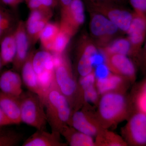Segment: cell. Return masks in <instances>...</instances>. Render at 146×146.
<instances>
[{
	"label": "cell",
	"mask_w": 146,
	"mask_h": 146,
	"mask_svg": "<svg viewBox=\"0 0 146 146\" xmlns=\"http://www.w3.org/2000/svg\"><path fill=\"white\" fill-rule=\"evenodd\" d=\"M44 104L52 131L60 133L64 125H69L72 112L70 102L59 91L55 82L46 92Z\"/></svg>",
	"instance_id": "cell-1"
},
{
	"label": "cell",
	"mask_w": 146,
	"mask_h": 146,
	"mask_svg": "<svg viewBox=\"0 0 146 146\" xmlns=\"http://www.w3.org/2000/svg\"><path fill=\"white\" fill-rule=\"evenodd\" d=\"M22 122L36 130H46L48 121L44 103L38 95L28 91L20 98Z\"/></svg>",
	"instance_id": "cell-2"
},
{
	"label": "cell",
	"mask_w": 146,
	"mask_h": 146,
	"mask_svg": "<svg viewBox=\"0 0 146 146\" xmlns=\"http://www.w3.org/2000/svg\"><path fill=\"white\" fill-rule=\"evenodd\" d=\"M103 95L99 106L100 115L107 121L117 120L125 110V98L121 94L113 91Z\"/></svg>",
	"instance_id": "cell-3"
},
{
	"label": "cell",
	"mask_w": 146,
	"mask_h": 146,
	"mask_svg": "<svg viewBox=\"0 0 146 146\" xmlns=\"http://www.w3.org/2000/svg\"><path fill=\"white\" fill-rule=\"evenodd\" d=\"M91 10L104 14L119 29L127 33L133 19L134 13L121 7V6L99 4L86 1Z\"/></svg>",
	"instance_id": "cell-4"
},
{
	"label": "cell",
	"mask_w": 146,
	"mask_h": 146,
	"mask_svg": "<svg viewBox=\"0 0 146 146\" xmlns=\"http://www.w3.org/2000/svg\"><path fill=\"white\" fill-rule=\"evenodd\" d=\"M54 78L58 88L68 98L71 106L77 93L78 86L65 58L62 63L55 68Z\"/></svg>",
	"instance_id": "cell-5"
},
{
	"label": "cell",
	"mask_w": 146,
	"mask_h": 146,
	"mask_svg": "<svg viewBox=\"0 0 146 146\" xmlns=\"http://www.w3.org/2000/svg\"><path fill=\"white\" fill-rule=\"evenodd\" d=\"M91 17L90 29L91 34L103 42L113 36L119 29L104 14L94 11Z\"/></svg>",
	"instance_id": "cell-6"
},
{
	"label": "cell",
	"mask_w": 146,
	"mask_h": 146,
	"mask_svg": "<svg viewBox=\"0 0 146 146\" xmlns=\"http://www.w3.org/2000/svg\"><path fill=\"white\" fill-rule=\"evenodd\" d=\"M133 20L128 31V39L131 45V53L139 54L146 35V16L133 12Z\"/></svg>",
	"instance_id": "cell-7"
},
{
	"label": "cell",
	"mask_w": 146,
	"mask_h": 146,
	"mask_svg": "<svg viewBox=\"0 0 146 146\" xmlns=\"http://www.w3.org/2000/svg\"><path fill=\"white\" fill-rule=\"evenodd\" d=\"M23 80L16 71H6L0 76V91L10 96L20 98L23 93Z\"/></svg>",
	"instance_id": "cell-8"
},
{
	"label": "cell",
	"mask_w": 146,
	"mask_h": 146,
	"mask_svg": "<svg viewBox=\"0 0 146 146\" xmlns=\"http://www.w3.org/2000/svg\"><path fill=\"white\" fill-rule=\"evenodd\" d=\"M16 45V54L13 63V70H21V68L29 56L28 38L23 28L20 25L14 31Z\"/></svg>",
	"instance_id": "cell-9"
},
{
	"label": "cell",
	"mask_w": 146,
	"mask_h": 146,
	"mask_svg": "<svg viewBox=\"0 0 146 146\" xmlns=\"http://www.w3.org/2000/svg\"><path fill=\"white\" fill-rule=\"evenodd\" d=\"M128 131L131 139L137 145L146 144V113H136L130 119Z\"/></svg>",
	"instance_id": "cell-10"
},
{
	"label": "cell",
	"mask_w": 146,
	"mask_h": 146,
	"mask_svg": "<svg viewBox=\"0 0 146 146\" xmlns=\"http://www.w3.org/2000/svg\"><path fill=\"white\" fill-rule=\"evenodd\" d=\"M60 133L46 130H36L22 145L23 146H63L65 144L60 141Z\"/></svg>",
	"instance_id": "cell-11"
},
{
	"label": "cell",
	"mask_w": 146,
	"mask_h": 146,
	"mask_svg": "<svg viewBox=\"0 0 146 146\" xmlns=\"http://www.w3.org/2000/svg\"><path fill=\"white\" fill-rule=\"evenodd\" d=\"M33 55H29L21 68L22 79L29 91L38 95L44 103V94L39 85L37 75L32 63Z\"/></svg>",
	"instance_id": "cell-12"
},
{
	"label": "cell",
	"mask_w": 146,
	"mask_h": 146,
	"mask_svg": "<svg viewBox=\"0 0 146 146\" xmlns=\"http://www.w3.org/2000/svg\"><path fill=\"white\" fill-rule=\"evenodd\" d=\"M20 98L0 91V108L13 124H19L22 123Z\"/></svg>",
	"instance_id": "cell-13"
},
{
	"label": "cell",
	"mask_w": 146,
	"mask_h": 146,
	"mask_svg": "<svg viewBox=\"0 0 146 146\" xmlns=\"http://www.w3.org/2000/svg\"><path fill=\"white\" fill-rule=\"evenodd\" d=\"M64 13L67 21L64 27L71 31L74 28L81 26L85 21L84 5L82 0H72L69 8Z\"/></svg>",
	"instance_id": "cell-14"
},
{
	"label": "cell",
	"mask_w": 146,
	"mask_h": 146,
	"mask_svg": "<svg viewBox=\"0 0 146 146\" xmlns=\"http://www.w3.org/2000/svg\"><path fill=\"white\" fill-rule=\"evenodd\" d=\"M32 63L37 77L47 75L54 72L53 55L48 51H39L33 55Z\"/></svg>",
	"instance_id": "cell-15"
},
{
	"label": "cell",
	"mask_w": 146,
	"mask_h": 146,
	"mask_svg": "<svg viewBox=\"0 0 146 146\" xmlns=\"http://www.w3.org/2000/svg\"><path fill=\"white\" fill-rule=\"evenodd\" d=\"M107 62L110 69L128 78H133L136 73V69L133 62L125 55H108Z\"/></svg>",
	"instance_id": "cell-16"
},
{
	"label": "cell",
	"mask_w": 146,
	"mask_h": 146,
	"mask_svg": "<svg viewBox=\"0 0 146 146\" xmlns=\"http://www.w3.org/2000/svg\"><path fill=\"white\" fill-rule=\"evenodd\" d=\"M69 125L76 130L89 136H94L98 133V129L91 122L84 110H77L72 114Z\"/></svg>",
	"instance_id": "cell-17"
},
{
	"label": "cell",
	"mask_w": 146,
	"mask_h": 146,
	"mask_svg": "<svg viewBox=\"0 0 146 146\" xmlns=\"http://www.w3.org/2000/svg\"><path fill=\"white\" fill-rule=\"evenodd\" d=\"M72 146H92L95 145L92 136L76 130L71 126L64 125L60 131Z\"/></svg>",
	"instance_id": "cell-18"
},
{
	"label": "cell",
	"mask_w": 146,
	"mask_h": 146,
	"mask_svg": "<svg viewBox=\"0 0 146 146\" xmlns=\"http://www.w3.org/2000/svg\"><path fill=\"white\" fill-rule=\"evenodd\" d=\"M14 31L5 36L0 42V55L3 65L12 63L16 54V45Z\"/></svg>",
	"instance_id": "cell-19"
},
{
	"label": "cell",
	"mask_w": 146,
	"mask_h": 146,
	"mask_svg": "<svg viewBox=\"0 0 146 146\" xmlns=\"http://www.w3.org/2000/svg\"><path fill=\"white\" fill-rule=\"evenodd\" d=\"M97 52L96 48L91 43L85 46L78 63V72L80 76H84L93 72L91 58V56Z\"/></svg>",
	"instance_id": "cell-20"
},
{
	"label": "cell",
	"mask_w": 146,
	"mask_h": 146,
	"mask_svg": "<svg viewBox=\"0 0 146 146\" xmlns=\"http://www.w3.org/2000/svg\"><path fill=\"white\" fill-rule=\"evenodd\" d=\"M42 10H33L27 24L28 33L31 36H39L47 24V21Z\"/></svg>",
	"instance_id": "cell-21"
},
{
	"label": "cell",
	"mask_w": 146,
	"mask_h": 146,
	"mask_svg": "<svg viewBox=\"0 0 146 146\" xmlns=\"http://www.w3.org/2000/svg\"><path fill=\"white\" fill-rule=\"evenodd\" d=\"M15 21L13 13L0 3V42L5 36L14 31Z\"/></svg>",
	"instance_id": "cell-22"
},
{
	"label": "cell",
	"mask_w": 146,
	"mask_h": 146,
	"mask_svg": "<svg viewBox=\"0 0 146 146\" xmlns=\"http://www.w3.org/2000/svg\"><path fill=\"white\" fill-rule=\"evenodd\" d=\"M59 31L60 30L56 25L48 23L40 33L39 38L42 44L48 51L52 52L54 40Z\"/></svg>",
	"instance_id": "cell-23"
},
{
	"label": "cell",
	"mask_w": 146,
	"mask_h": 146,
	"mask_svg": "<svg viewBox=\"0 0 146 146\" xmlns=\"http://www.w3.org/2000/svg\"><path fill=\"white\" fill-rule=\"evenodd\" d=\"M96 82L98 92L103 95L117 89L122 83L123 79L119 76L111 74L106 79Z\"/></svg>",
	"instance_id": "cell-24"
},
{
	"label": "cell",
	"mask_w": 146,
	"mask_h": 146,
	"mask_svg": "<svg viewBox=\"0 0 146 146\" xmlns=\"http://www.w3.org/2000/svg\"><path fill=\"white\" fill-rule=\"evenodd\" d=\"M23 139L21 133L4 127H0V146H17Z\"/></svg>",
	"instance_id": "cell-25"
},
{
	"label": "cell",
	"mask_w": 146,
	"mask_h": 146,
	"mask_svg": "<svg viewBox=\"0 0 146 146\" xmlns=\"http://www.w3.org/2000/svg\"><path fill=\"white\" fill-rule=\"evenodd\" d=\"M130 42L128 39L119 38L115 40L106 48L108 55L121 54L127 55L131 53Z\"/></svg>",
	"instance_id": "cell-26"
},
{
	"label": "cell",
	"mask_w": 146,
	"mask_h": 146,
	"mask_svg": "<svg viewBox=\"0 0 146 146\" xmlns=\"http://www.w3.org/2000/svg\"><path fill=\"white\" fill-rule=\"evenodd\" d=\"M71 35L70 32L63 28L59 31L53 43L54 54H62L69 43Z\"/></svg>",
	"instance_id": "cell-27"
},
{
	"label": "cell",
	"mask_w": 146,
	"mask_h": 146,
	"mask_svg": "<svg viewBox=\"0 0 146 146\" xmlns=\"http://www.w3.org/2000/svg\"><path fill=\"white\" fill-rule=\"evenodd\" d=\"M81 90L85 101L91 103L96 102L98 98V92L95 87V85H90L84 87L81 89Z\"/></svg>",
	"instance_id": "cell-28"
},
{
	"label": "cell",
	"mask_w": 146,
	"mask_h": 146,
	"mask_svg": "<svg viewBox=\"0 0 146 146\" xmlns=\"http://www.w3.org/2000/svg\"><path fill=\"white\" fill-rule=\"evenodd\" d=\"M94 73L96 77V81L106 79L111 74L110 68L105 63L101 64L96 67Z\"/></svg>",
	"instance_id": "cell-29"
},
{
	"label": "cell",
	"mask_w": 146,
	"mask_h": 146,
	"mask_svg": "<svg viewBox=\"0 0 146 146\" xmlns=\"http://www.w3.org/2000/svg\"><path fill=\"white\" fill-rule=\"evenodd\" d=\"M54 3L55 0H28L29 7L32 10L49 8Z\"/></svg>",
	"instance_id": "cell-30"
},
{
	"label": "cell",
	"mask_w": 146,
	"mask_h": 146,
	"mask_svg": "<svg viewBox=\"0 0 146 146\" xmlns=\"http://www.w3.org/2000/svg\"><path fill=\"white\" fill-rule=\"evenodd\" d=\"M134 13L146 16V0H129Z\"/></svg>",
	"instance_id": "cell-31"
},
{
	"label": "cell",
	"mask_w": 146,
	"mask_h": 146,
	"mask_svg": "<svg viewBox=\"0 0 146 146\" xmlns=\"http://www.w3.org/2000/svg\"><path fill=\"white\" fill-rule=\"evenodd\" d=\"M91 61L93 67H96L101 64L105 63L107 61V57L104 54L98 51L91 56Z\"/></svg>",
	"instance_id": "cell-32"
},
{
	"label": "cell",
	"mask_w": 146,
	"mask_h": 146,
	"mask_svg": "<svg viewBox=\"0 0 146 146\" xmlns=\"http://www.w3.org/2000/svg\"><path fill=\"white\" fill-rule=\"evenodd\" d=\"M127 0H86V1L99 4L121 6L125 3Z\"/></svg>",
	"instance_id": "cell-33"
},
{
	"label": "cell",
	"mask_w": 146,
	"mask_h": 146,
	"mask_svg": "<svg viewBox=\"0 0 146 146\" xmlns=\"http://www.w3.org/2000/svg\"><path fill=\"white\" fill-rule=\"evenodd\" d=\"M138 107L141 112L146 113V86L139 96L138 100Z\"/></svg>",
	"instance_id": "cell-34"
},
{
	"label": "cell",
	"mask_w": 146,
	"mask_h": 146,
	"mask_svg": "<svg viewBox=\"0 0 146 146\" xmlns=\"http://www.w3.org/2000/svg\"><path fill=\"white\" fill-rule=\"evenodd\" d=\"M13 124L12 122L0 108V127Z\"/></svg>",
	"instance_id": "cell-35"
},
{
	"label": "cell",
	"mask_w": 146,
	"mask_h": 146,
	"mask_svg": "<svg viewBox=\"0 0 146 146\" xmlns=\"http://www.w3.org/2000/svg\"><path fill=\"white\" fill-rule=\"evenodd\" d=\"M21 1V0H0V3L3 5L14 7Z\"/></svg>",
	"instance_id": "cell-36"
},
{
	"label": "cell",
	"mask_w": 146,
	"mask_h": 146,
	"mask_svg": "<svg viewBox=\"0 0 146 146\" xmlns=\"http://www.w3.org/2000/svg\"><path fill=\"white\" fill-rule=\"evenodd\" d=\"M72 0H60V3L63 7V11L67 10L69 8Z\"/></svg>",
	"instance_id": "cell-37"
},
{
	"label": "cell",
	"mask_w": 146,
	"mask_h": 146,
	"mask_svg": "<svg viewBox=\"0 0 146 146\" xmlns=\"http://www.w3.org/2000/svg\"><path fill=\"white\" fill-rule=\"evenodd\" d=\"M143 47V49H141L139 54H142L144 58L146 60V40L144 43V45Z\"/></svg>",
	"instance_id": "cell-38"
},
{
	"label": "cell",
	"mask_w": 146,
	"mask_h": 146,
	"mask_svg": "<svg viewBox=\"0 0 146 146\" xmlns=\"http://www.w3.org/2000/svg\"><path fill=\"white\" fill-rule=\"evenodd\" d=\"M3 66V65L1 58V55H0V72H1V70Z\"/></svg>",
	"instance_id": "cell-39"
},
{
	"label": "cell",
	"mask_w": 146,
	"mask_h": 146,
	"mask_svg": "<svg viewBox=\"0 0 146 146\" xmlns=\"http://www.w3.org/2000/svg\"></svg>",
	"instance_id": "cell-40"
}]
</instances>
